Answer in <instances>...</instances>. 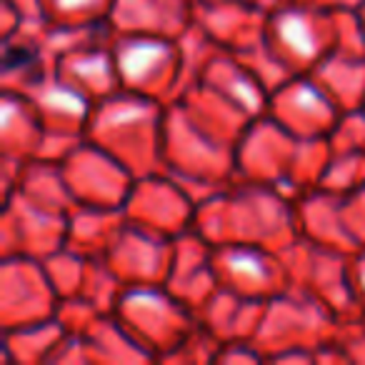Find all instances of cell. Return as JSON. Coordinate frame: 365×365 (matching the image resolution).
I'll return each mask as SVG.
<instances>
[{
    "mask_svg": "<svg viewBox=\"0 0 365 365\" xmlns=\"http://www.w3.org/2000/svg\"><path fill=\"white\" fill-rule=\"evenodd\" d=\"M280 31H283L285 41H288L293 48H298L300 53H305V56H310V53H313V41H310V33H308V28H305V23L300 21V18H285L283 26H280Z\"/></svg>",
    "mask_w": 365,
    "mask_h": 365,
    "instance_id": "6da1fadb",
    "label": "cell"
},
{
    "mask_svg": "<svg viewBox=\"0 0 365 365\" xmlns=\"http://www.w3.org/2000/svg\"><path fill=\"white\" fill-rule=\"evenodd\" d=\"M155 56H158V51L153 46L133 48V51L125 53V61H123V63H125V73H128V76H138V73L148 66V61H153Z\"/></svg>",
    "mask_w": 365,
    "mask_h": 365,
    "instance_id": "7a4b0ae2",
    "label": "cell"
},
{
    "mask_svg": "<svg viewBox=\"0 0 365 365\" xmlns=\"http://www.w3.org/2000/svg\"><path fill=\"white\" fill-rule=\"evenodd\" d=\"M66 6H78V3H86V0H63Z\"/></svg>",
    "mask_w": 365,
    "mask_h": 365,
    "instance_id": "3957f363",
    "label": "cell"
}]
</instances>
